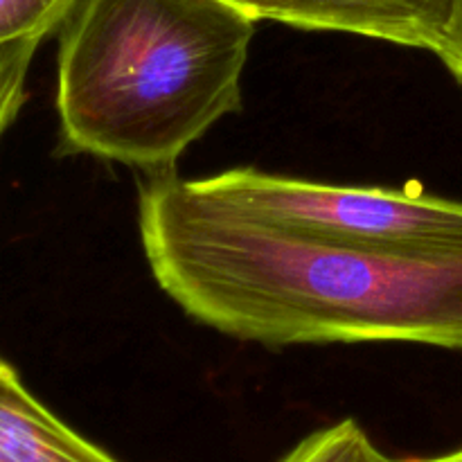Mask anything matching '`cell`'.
Masks as SVG:
<instances>
[{"instance_id":"11","label":"cell","mask_w":462,"mask_h":462,"mask_svg":"<svg viewBox=\"0 0 462 462\" xmlns=\"http://www.w3.org/2000/svg\"><path fill=\"white\" fill-rule=\"evenodd\" d=\"M402 462H462V447L451 451V454L436 456V458H420V460H402Z\"/></svg>"},{"instance_id":"1","label":"cell","mask_w":462,"mask_h":462,"mask_svg":"<svg viewBox=\"0 0 462 462\" xmlns=\"http://www.w3.org/2000/svg\"><path fill=\"white\" fill-rule=\"evenodd\" d=\"M138 228L158 287L226 337L462 352V253L368 251L280 233L206 201L174 171L140 185Z\"/></svg>"},{"instance_id":"7","label":"cell","mask_w":462,"mask_h":462,"mask_svg":"<svg viewBox=\"0 0 462 462\" xmlns=\"http://www.w3.org/2000/svg\"><path fill=\"white\" fill-rule=\"evenodd\" d=\"M79 0H0V45L45 41L61 30Z\"/></svg>"},{"instance_id":"5","label":"cell","mask_w":462,"mask_h":462,"mask_svg":"<svg viewBox=\"0 0 462 462\" xmlns=\"http://www.w3.org/2000/svg\"><path fill=\"white\" fill-rule=\"evenodd\" d=\"M0 462H117L59 420L0 356Z\"/></svg>"},{"instance_id":"3","label":"cell","mask_w":462,"mask_h":462,"mask_svg":"<svg viewBox=\"0 0 462 462\" xmlns=\"http://www.w3.org/2000/svg\"><path fill=\"white\" fill-rule=\"evenodd\" d=\"M206 201L280 233L347 248L462 253V201L420 189L350 188L257 167L188 180Z\"/></svg>"},{"instance_id":"9","label":"cell","mask_w":462,"mask_h":462,"mask_svg":"<svg viewBox=\"0 0 462 462\" xmlns=\"http://www.w3.org/2000/svg\"><path fill=\"white\" fill-rule=\"evenodd\" d=\"M436 54L445 63L447 70L454 75V79L462 86V0H454L451 21L447 25L445 39H442Z\"/></svg>"},{"instance_id":"6","label":"cell","mask_w":462,"mask_h":462,"mask_svg":"<svg viewBox=\"0 0 462 462\" xmlns=\"http://www.w3.org/2000/svg\"><path fill=\"white\" fill-rule=\"evenodd\" d=\"M280 462H402L383 454L368 433L355 422L343 420L311 433L298 442Z\"/></svg>"},{"instance_id":"2","label":"cell","mask_w":462,"mask_h":462,"mask_svg":"<svg viewBox=\"0 0 462 462\" xmlns=\"http://www.w3.org/2000/svg\"><path fill=\"white\" fill-rule=\"evenodd\" d=\"M255 25L228 0H79L59 30V152L174 171L242 111Z\"/></svg>"},{"instance_id":"10","label":"cell","mask_w":462,"mask_h":462,"mask_svg":"<svg viewBox=\"0 0 462 462\" xmlns=\"http://www.w3.org/2000/svg\"><path fill=\"white\" fill-rule=\"evenodd\" d=\"M228 3L242 7L244 12H248L253 18H257V21H266V18L273 21L275 0H228Z\"/></svg>"},{"instance_id":"4","label":"cell","mask_w":462,"mask_h":462,"mask_svg":"<svg viewBox=\"0 0 462 462\" xmlns=\"http://www.w3.org/2000/svg\"><path fill=\"white\" fill-rule=\"evenodd\" d=\"M454 0H275L273 21L316 32L370 36L436 54Z\"/></svg>"},{"instance_id":"8","label":"cell","mask_w":462,"mask_h":462,"mask_svg":"<svg viewBox=\"0 0 462 462\" xmlns=\"http://www.w3.org/2000/svg\"><path fill=\"white\" fill-rule=\"evenodd\" d=\"M43 41L25 39L0 45V140L16 122L27 99V75Z\"/></svg>"}]
</instances>
